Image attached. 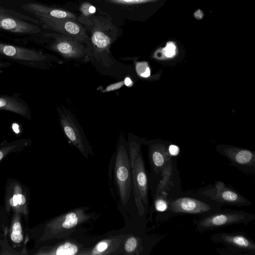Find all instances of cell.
<instances>
[{
	"label": "cell",
	"mask_w": 255,
	"mask_h": 255,
	"mask_svg": "<svg viewBox=\"0 0 255 255\" xmlns=\"http://www.w3.org/2000/svg\"><path fill=\"white\" fill-rule=\"evenodd\" d=\"M110 192L120 211L126 207L132 193V180L127 141L119 136L108 166Z\"/></svg>",
	"instance_id": "obj_1"
},
{
	"label": "cell",
	"mask_w": 255,
	"mask_h": 255,
	"mask_svg": "<svg viewBox=\"0 0 255 255\" xmlns=\"http://www.w3.org/2000/svg\"><path fill=\"white\" fill-rule=\"evenodd\" d=\"M127 146L132 180V193L138 213L141 217L149 211L148 179L140 139L131 132L128 134Z\"/></svg>",
	"instance_id": "obj_2"
},
{
	"label": "cell",
	"mask_w": 255,
	"mask_h": 255,
	"mask_svg": "<svg viewBox=\"0 0 255 255\" xmlns=\"http://www.w3.org/2000/svg\"><path fill=\"white\" fill-rule=\"evenodd\" d=\"M0 58L40 70H49L62 61L56 56L32 48L0 42Z\"/></svg>",
	"instance_id": "obj_3"
},
{
	"label": "cell",
	"mask_w": 255,
	"mask_h": 255,
	"mask_svg": "<svg viewBox=\"0 0 255 255\" xmlns=\"http://www.w3.org/2000/svg\"><path fill=\"white\" fill-rule=\"evenodd\" d=\"M255 219V215L243 210L225 209L195 219V231L204 233L229 226L242 224L247 225Z\"/></svg>",
	"instance_id": "obj_4"
},
{
	"label": "cell",
	"mask_w": 255,
	"mask_h": 255,
	"mask_svg": "<svg viewBox=\"0 0 255 255\" xmlns=\"http://www.w3.org/2000/svg\"><path fill=\"white\" fill-rule=\"evenodd\" d=\"M56 109L61 127L69 140L85 158L93 156L92 146L74 115L63 105Z\"/></svg>",
	"instance_id": "obj_5"
},
{
	"label": "cell",
	"mask_w": 255,
	"mask_h": 255,
	"mask_svg": "<svg viewBox=\"0 0 255 255\" xmlns=\"http://www.w3.org/2000/svg\"><path fill=\"white\" fill-rule=\"evenodd\" d=\"M44 35L51 37L52 40L46 46L47 48L64 59L78 62L89 61L91 52L84 43L59 33H47Z\"/></svg>",
	"instance_id": "obj_6"
},
{
	"label": "cell",
	"mask_w": 255,
	"mask_h": 255,
	"mask_svg": "<svg viewBox=\"0 0 255 255\" xmlns=\"http://www.w3.org/2000/svg\"><path fill=\"white\" fill-rule=\"evenodd\" d=\"M210 239L213 242L224 246L217 251L221 254L255 255V242L244 232H220L212 234Z\"/></svg>",
	"instance_id": "obj_7"
},
{
	"label": "cell",
	"mask_w": 255,
	"mask_h": 255,
	"mask_svg": "<svg viewBox=\"0 0 255 255\" xmlns=\"http://www.w3.org/2000/svg\"><path fill=\"white\" fill-rule=\"evenodd\" d=\"M89 207L74 208L64 213L51 223V233L59 238H68L78 227L93 219L96 215L89 213Z\"/></svg>",
	"instance_id": "obj_8"
},
{
	"label": "cell",
	"mask_w": 255,
	"mask_h": 255,
	"mask_svg": "<svg viewBox=\"0 0 255 255\" xmlns=\"http://www.w3.org/2000/svg\"><path fill=\"white\" fill-rule=\"evenodd\" d=\"M183 196L169 200L167 211L171 213L206 215L221 209L223 205L209 198Z\"/></svg>",
	"instance_id": "obj_9"
},
{
	"label": "cell",
	"mask_w": 255,
	"mask_h": 255,
	"mask_svg": "<svg viewBox=\"0 0 255 255\" xmlns=\"http://www.w3.org/2000/svg\"><path fill=\"white\" fill-rule=\"evenodd\" d=\"M197 194L223 205L243 207L252 204L248 199L220 181H215L213 185L200 189Z\"/></svg>",
	"instance_id": "obj_10"
},
{
	"label": "cell",
	"mask_w": 255,
	"mask_h": 255,
	"mask_svg": "<svg viewBox=\"0 0 255 255\" xmlns=\"http://www.w3.org/2000/svg\"><path fill=\"white\" fill-rule=\"evenodd\" d=\"M101 74L117 79H122L127 76L131 78L134 75L131 65L121 63L116 60L111 52H92L89 60Z\"/></svg>",
	"instance_id": "obj_11"
},
{
	"label": "cell",
	"mask_w": 255,
	"mask_h": 255,
	"mask_svg": "<svg viewBox=\"0 0 255 255\" xmlns=\"http://www.w3.org/2000/svg\"><path fill=\"white\" fill-rule=\"evenodd\" d=\"M39 23L29 16L0 6V28L21 34L33 35L40 32V28L34 24Z\"/></svg>",
	"instance_id": "obj_12"
},
{
	"label": "cell",
	"mask_w": 255,
	"mask_h": 255,
	"mask_svg": "<svg viewBox=\"0 0 255 255\" xmlns=\"http://www.w3.org/2000/svg\"><path fill=\"white\" fill-rule=\"evenodd\" d=\"M38 19L44 28L72 37L86 45L90 50L91 44L85 28L75 19L45 17H40Z\"/></svg>",
	"instance_id": "obj_13"
},
{
	"label": "cell",
	"mask_w": 255,
	"mask_h": 255,
	"mask_svg": "<svg viewBox=\"0 0 255 255\" xmlns=\"http://www.w3.org/2000/svg\"><path fill=\"white\" fill-rule=\"evenodd\" d=\"M164 237L163 235H137L127 233L122 244V255H149L153 247Z\"/></svg>",
	"instance_id": "obj_14"
},
{
	"label": "cell",
	"mask_w": 255,
	"mask_h": 255,
	"mask_svg": "<svg viewBox=\"0 0 255 255\" xmlns=\"http://www.w3.org/2000/svg\"><path fill=\"white\" fill-rule=\"evenodd\" d=\"M126 233L111 235L91 247H85L80 255H122V244Z\"/></svg>",
	"instance_id": "obj_15"
},
{
	"label": "cell",
	"mask_w": 255,
	"mask_h": 255,
	"mask_svg": "<svg viewBox=\"0 0 255 255\" xmlns=\"http://www.w3.org/2000/svg\"><path fill=\"white\" fill-rule=\"evenodd\" d=\"M222 153L233 166L247 174H255V156L252 151L229 148L225 149Z\"/></svg>",
	"instance_id": "obj_16"
},
{
	"label": "cell",
	"mask_w": 255,
	"mask_h": 255,
	"mask_svg": "<svg viewBox=\"0 0 255 255\" xmlns=\"http://www.w3.org/2000/svg\"><path fill=\"white\" fill-rule=\"evenodd\" d=\"M1 110L17 114L28 120L32 119L28 105L18 93H14L12 95H0V111Z\"/></svg>",
	"instance_id": "obj_17"
},
{
	"label": "cell",
	"mask_w": 255,
	"mask_h": 255,
	"mask_svg": "<svg viewBox=\"0 0 255 255\" xmlns=\"http://www.w3.org/2000/svg\"><path fill=\"white\" fill-rule=\"evenodd\" d=\"M21 7L38 18L45 17L75 19L76 18V15L71 12L39 3L28 2L23 4Z\"/></svg>",
	"instance_id": "obj_18"
},
{
	"label": "cell",
	"mask_w": 255,
	"mask_h": 255,
	"mask_svg": "<svg viewBox=\"0 0 255 255\" xmlns=\"http://www.w3.org/2000/svg\"><path fill=\"white\" fill-rule=\"evenodd\" d=\"M148 158L151 173L153 175L164 174L171 170V161H169L168 153L162 152L155 146H151L149 148Z\"/></svg>",
	"instance_id": "obj_19"
},
{
	"label": "cell",
	"mask_w": 255,
	"mask_h": 255,
	"mask_svg": "<svg viewBox=\"0 0 255 255\" xmlns=\"http://www.w3.org/2000/svg\"><path fill=\"white\" fill-rule=\"evenodd\" d=\"M169 200L164 195L156 192L154 199V208L156 211L164 212L167 210Z\"/></svg>",
	"instance_id": "obj_20"
},
{
	"label": "cell",
	"mask_w": 255,
	"mask_h": 255,
	"mask_svg": "<svg viewBox=\"0 0 255 255\" xmlns=\"http://www.w3.org/2000/svg\"><path fill=\"white\" fill-rule=\"evenodd\" d=\"M135 70L137 74L141 77L147 78L150 75V69L145 62H134Z\"/></svg>",
	"instance_id": "obj_21"
},
{
	"label": "cell",
	"mask_w": 255,
	"mask_h": 255,
	"mask_svg": "<svg viewBox=\"0 0 255 255\" xmlns=\"http://www.w3.org/2000/svg\"><path fill=\"white\" fill-rule=\"evenodd\" d=\"M81 10L84 16H89L96 12V8L91 4L85 3L82 4Z\"/></svg>",
	"instance_id": "obj_22"
},
{
	"label": "cell",
	"mask_w": 255,
	"mask_h": 255,
	"mask_svg": "<svg viewBox=\"0 0 255 255\" xmlns=\"http://www.w3.org/2000/svg\"><path fill=\"white\" fill-rule=\"evenodd\" d=\"M163 53L167 57H172L175 54V46L172 43H169L163 49Z\"/></svg>",
	"instance_id": "obj_23"
},
{
	"label": "cell",
	"mask_w": 255,
	"mask_h": 255,
	"mask_svg": "<svg viewBox=\"0 0 255 255\" xmlns=\"http://www.w3.org/2000/svg\"><path fill=\"white\" fill-rule=\"evenodd\" d=\"M124 85H125V82L124 80H123L121 82L109 85V86H108L107 88L105 89L104 92H109L111 91L119 89L121 87H122Z\"/></svg>",
	"instance_id": "obj_24"
},
{
	"label": "cell",
	"mask_w": 255,
	"mask_h": 255,
	"mask_svg": "<svg viewBox=\"0 0 255 255\" xmlns=\"http://www.w3.org/2000/svg\"><path fill=\"white\" fill-rule=\"evenodd\" d=\"M11 238L12 240L16 243H19L21 242L23 239V236L20 234H15L12 232L11 234Z\"/></svg>",
	"instance_id": "obj_25"
},
{
	"label": "cell",
	"mask_w": 255,
	"mask_h": 255,
	"mask_svg": "<svg viewBox=\"0 0 255 255\" xmlns=\"http://www.w3.org/2000/svg\"><path fill=\"white\" fill-rule=\"evenodd\" d=\"M168 150L170 154L173 156L177 155L179 152V147L175 145H170Z\"/></svg>",
	"instance_id": "obj_26"
},
{
	"label": "cell",
	"mask_w": 255,
	"mask_h": 255,
	"mask_svg": "<svg viewBox=\"0 0 255 255\" xmlns=\"http://www.w3.org/2000/svg\"><path fill=\"white\" fill-rule=\"evenodd\" d=\"M22 231L21 226L19 223H15L12 226V232L15 234H20Z\"/></svg>",
	"instance_id": "obj_27"
},
{
	"label": "cell",
	"mask_w": 255,
	"mask_h": 255,
	"mask_svg": "<svg viewBox=\"0 0 255 255\" xmlns=\"http://www.w3.org/2000/svg\"><path fill=\"white\" fill-rule=\"evenodd\" d=\"M11 65V62H9L8 61H0V71H1L2 69H4V68L9 67Z\"/></svg>",
	"instance_id": "obj_28"
},
{
	"label": "cell",
	"mask_w": 255,
	"mask_h": 255,
	"mask_svg": "<svg viewBox=\"0 0 255 255\" xmlns=\"http://www.w3.org/2000/svg\"><path fill=\"white\" fill-rule=\"evenodd\" d=\"M18 204L23 205L25 202L24 196L21 194H16Z\"/></svg>",
	"instance_id": "obj_29"
},
{
	"label": "cell",
	"mask_w": 255,
	"mask_h": 255,
	"mask_svg": "<svg viewBox=\"0 0 255 255\" xmlns=\"http://www.w3.org/2000/svg\"><path fill=\"white\" fill-rule=\"evenodd\" d=\"M10 204L13 206H15L18 204L16 195H14L10 200Z\"/></svg>",
	"instance_id": "obj_30"
},
{
	"label": "cell",
	"mask_w": 255,
	"mask_h": 255,
	"mask_svg": "<svg viewBox=\"0 0 255 255\" xmlns=\"http://www.w3.org/2000/svg\"><path fill=\"white\" fill-rule=\"evenodd\" d=\"M3 157V153L0 150V160Z\"/></svg>",
	"instance_id": "obj_31"
}]
</instances>
